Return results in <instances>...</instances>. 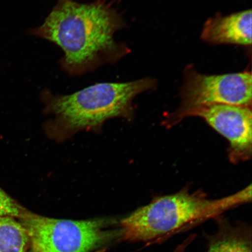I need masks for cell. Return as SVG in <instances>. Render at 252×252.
<instances>
[{
	"label": "cell",
	"mask_w": 252,
	"mask_h": 252,
	"mask_svg": "<svg viewBox=\"0 0 252 252\" xmlns=\"http://www.w3.org/2000/svg\"><path fill=\"white\" fill-rule=\"evenodd\" d=\"M157 83L147 77L125 83H100L69 94H54L45 90L41 94L47 114L54 116L46 130L50 137L65 140L84 130H98L103 123L115 118L131 119L133 100Z\"/></svg>",
	"instance_id": "3957f363"
},
{
	"label": "cell",
	"mask_w": 252,
	"mask_h": 252,
	"mask_svg": "<svg viewBox=\"0 0 252 252\" xmlns=\"http://www.w3.org/2000/svg\"><path fill=\"white\" fill-rule=\"evenodd\" d=\"M251 200V185L218 199H210L201 191L191 193L185 188L177 193L154 197L122 219V237L146 246L159 244Z\"/></svg>",
	"instance_id": "7a4b0ae2"
},
{
	"label": "cell",
	"mask_w": 252,
	"mask_h": 252,
	"mask_svg": "<svg viewBox=\"0 0 252 252\" xmlns=\"http://www.w3.org/2000/svg\"><path fill=\"white\" fill-rule=\"evenodd\" d=\"M181 105L167 116L164 124H178L188 110L213 105H231L252 108V76L251 71L220 75L200 73L193 65L184 71L181 91Z\"/></svg>",
	"instance_id": "5b68a950"
},
{
	"label": "cell",
	"mask_w": 252,
	"mask_h": 252,
	"mask_svg": "<svg viewBox=\"0 0 252 252\" xmlns=\"http://www.w3.org/2000/svg\"><path fill=\"white\" fill-rule=\"evenodd\" d=\"M217 229L212 234H204L208 252H252V229L249 223H232L220 215L214 218Z\"/></svg>",
	"instance_id": "ba28073f"
},
{
	"label": "cell",
	"mask_w": 252,
	"mask_h": 252,
	"mask_svg": "<svg viewBox=\"0 0 252 252\" xmlns=\"http://www.w3.org/2000/svg\"><path fill=\"white\" fill-rule=\"evenodd\" d=\"M99 1L105 2L110 3V4H112V2L116 1V0H99Z\"/></svg>",
	"instance_id": "7c38bea8"
},
{
	"label": "cell",
	"mask_w": 252,
	"mask_h": 252,
	"mask_svg": "<svg viewBox=\"0 0 252 252\" xmlns=\"http://www.w3.org/2000/svg\"><path fill=\"white\" fill-rule=\"evenodd\" d=\"M252 10L216 14L205 23L201 39L212 45H252Z\"/></svg>",
	"instance_id": "52a82bcc"
},
{
	"label": "cell",
	"mask_w": 252,
	"mask_h": 252,
	"mask_svg": "<svg viewBox=\"0 0 252 252\" xmlns=\"http://www.w3.org/2000/svg\"><path fill=\"white\" fill-rule=\"evenodd\" d=\"M188 117L203 119L229 142L228 157L233 163L250 159L252 154V112L251 107L213 105L185 112L179 122Z\"/></svg>",
	"instance_id": "8992f818"
},
{
	"label": "cell",
	"mask_w": 252,
	"mask_h": 252,
	"mask_svg": "<svg viewBox=\"0 0 252 252\" xmlns=\"http://www.w3.org/2000/svg\"><path fill=\"white\" fill-rule=\"evenodd\" d=\"M14 217H0V252H28L30 239L26 228Z\"/></svg>",
	"instance_id": "9c48e42d"
},
{
	"label": "cell",
	"mask_w": 252,
	"mask_h": 252,
	"mask_svg": "<svg viewBox=\"0 0 252 252\" xmlns=\"http://www.w3.org/2000/svg\"><path fill=\"white\" fill-rule=\"evenodd\" d=\"M171 252H189L184 246L178 245Z\"/></svg>",
	"instance_id": "8fae6325"
},
{
	"label": "cell",
	"mask_w": 252,
	"mask_h": 252,
	"mask_svg": "<svg viewBox=\"0 0 252 252\" xmlns=\"http://www.w3.org/2000/svg\"><path fill=\"white\" fill-rule=\"evenodd\" d=\"M27 210L0 188V217L9 216L20 219Z\"/></svg>",
	"instance_id": "30bf717a"
},
{
	"label": "cell",
	"mask_w": 252,
	"mask_h": 252,
	"mask_svg": "<svg viewBox=\"0 0 252 252\" xmlns=\"http://www.w3.org/2000/svg\"><path fill=\"white\" fill-rule=\"evenodd\" d=\"M127 26L122 15L110 3L58 0L31 36L55 44L63 56L59 65L70 76H80L106 64H115L130 52L115 34Z\"/></svg>",
	"instance_id": "6da1fadb"
},
{
	"label": "cell",
	"mask_w": 252,
	"mask_h": 252,
	"mask_svg": "<svg viewBox=\"0 0 252 252\" xmlns=\"http://www.w3.org/2000/svg\"><path fill=\"white\" fill-rule=\"evenodd\" d=\"M18 220L27 229L30 252H90L109 238L104 220L56 219L29 210Z\"/></svg>",
	"instance_id": "277c9868"
}]
</instances>
